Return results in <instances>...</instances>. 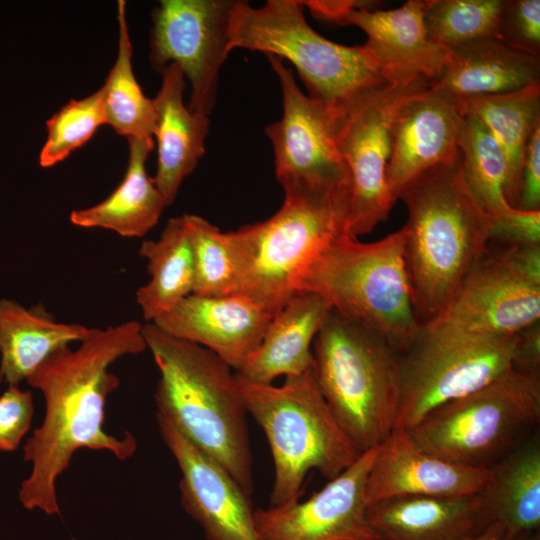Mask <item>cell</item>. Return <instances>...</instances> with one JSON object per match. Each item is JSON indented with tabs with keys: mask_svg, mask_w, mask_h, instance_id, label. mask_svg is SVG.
Listing matches in <instances>:
<instances>
[{
	"mask_svg": "<svg viewBox=\"0 0 540 540\" xmlns=\"http://www.w3.org/2000/svg\"><path fill=\"white\" fill-rule=\"evenodd\" d=\"M142 326L132 320L91 328L77 349H57L26 379L45 401L43 421L23 447L24 460L32 464L19 489L26 509L60 513L56 481L76 451H109L118 460L135 453L137 443L131 433L116 437L103 424L106 399L120 384L108 369L119 358L147 349Z\"/></svg>",
	"mask_w": 540,
	"mask_h": 540,
	"instance_id": "6da1fadb",
	"label": "cell"
},
{
	"mask_svg": "<svg viewBox=\"0 0 540 540\" xmlns=\"http://www.w3.org/2000/svg\"><path fill=\"white\" fill-rule=\"evenodd\" d=\"M408 210L404 262L419 322L442 315L486 251L493 218L479 205L460 170L437 165L401 192Z\"/></svg>",
	"mask_w": 540,
	"mask_h": 540,
	"instance_id": "7a4b0ae2",
	"label": "cell"
},
{
	"mask_svg": "<svg viewBox=\"0 0 540 540\" xmlns=\"http://www.w3.org/2000/svg\"><path fill=\"white\" fill-rule=\"evenodd\" d=\"M142 334L160 374L154 393L157 414L251 496L248 413L232 368L211 350L169 335L153 323L143 325Z\"/></svg>",
	"mask_w": 540,
	"mask_h": 540,
	"instance_id": "3957f363",
	"label": "cell"
},
{
	"mask_svg": "<svg viewBox=\"0 0 540 540\" xmlns=\"http://www.w3.org/2000/svg\"><path fill=\"white\" fill-rule=\"evenodd\" d=\"M281 208L269 219L225 233L236 273L235 292L274 316L296 295L298 281L318 254L348 234L350 187L280 183Z\"/></svg>",
	"mask_w": 540,
	"mask_h": 540,
	"instance_id": "277c9868",
	"label": "cell"
},
{
	"mask_svg": "<svg viewBox=\"0 0 540 540\" xmlns=\"http://www.w3.org/2000/svg\"><path fill=\"white\" fill-rule=\"evenodd\" d=\"M318 389L360 453L393 432L400 403L401 354L362 324L331 309L312 343Z\"/></svg>",
	"mask_w": 540,
	"mask_h": 540,
	"instance_id": "5b68a950",
	"label": "cell"
},
{
	"mask_svg": "<svg viewBox=\"0 0 540 540\" xmlns=\"http://www.w3.org/2000/svg\"><path fill=\"white\" fill-rule=\"evenodd\" d=\"M405 239L404 227L370 243L345 233L311 262L296 290L318 294L331 309L370 329L402 354L422 326L411 299Z\"/></svg>",
	"mask_w": 540,
	"mask_h": 540,
	"instance_id": "8992f818",
	"label": "cell"
},
{
	"mask_svg": "<svg viewBox=\"0 0 540 540\" xmlns=\"http://www.w3.org/2000/svg\"><path fill=\"white\" fill-rule=\"evenodd\" d=\"M236 378L246 411L263 430L271 450L270 507L298 501L311 470L331 480L361 455L326 404L312 367L285 377L279 386L237 374Z\"/></svg>",
	"mask_w": 540,
	"mask_h": 540,
	"instance_id": "52a82bcc",
	"label": "cell"
},
{
	"mask_svg": "<svg viewBox=\"0 0 540 540\" xmlns=\"http://www.w3.org/2000/svg\"><path fill=\"white\" fill-rule=\"evenodd\" d=\"M539 419L540 372L513 368L405 431L428 454L461 466L490 468L526 440Z\"/></svg>",
	"mask_w": 540,
	"mask_h": 540,
	"instance_id": "ba28073f",
	"label": "cell"
},
{
	"mask_svg": "<svg viewBox=\"0 0 540 540\" xmlns=\"http://www.w3.org/2000/svg\"><path fill=\"white\" fill-rule=\"evenodd\" d=\"M302 1L268 0L262 7L234 1L230 46L259 51L290 61L308 96L338 105L354 95L387 83L363 45L345 46L314 31Z\"/></svg>",
	"mask_w": 540,
	"mask_h": 540,
	"instance_id": "9c48e42d",
	"label": "cell"
},
{
	"mask_svg": "<svg viewBox=\"0 0 540 540\" xmlns=\"http://www.w3.org/2000/svg\"><path fill=\"white\" fill-rule=\"evenodd\" d=\"M518 334L491 336L433 320L401 354L395 429L408 430L430 412L514 368Z\"/></svg>",
	"mask_w": 540,
	"mask_h": 540,
	"instance_id": "30bf717a",
	"label": "cell"
},
{
	"mask_svg": "<svg viewBox=\"0 0 540 540\" xmlns=\"http://www.w3.org/2000/svg\"><path fill=\"white\" fill-rule=\"evenodd\" d=\"M430 81L384 83L336 105V142L351 181L347 231L353 238L370 233L388 218L394 205L386 180L392 122L403 103Z\"/></svg>",
	"mask_w": 540,
	"mask_h": 540,
	"instance_id": "8fae6325",
	"label": "cell"
},
{
	"mask_svg": "<svg viewBox=\"0 0 540 540\" xmlns=\"http://www.w3.org/2000/svg\"><path fill=\"white\" fill-rule=\"evenodd\" d=\"M539 318L540 245L489 242L450 306L434 320L478 334L508 336Z\"/></svg>",
	"mask_w": 540,
	"mask_h": 540,
	"instance_id": "7c38bea8",
	"label": "cell"
},
{
	"mask_svg": "<svg viewBox=\"0 0 540 540\" xmlns=\"http://www.w3.org/2000/svg\"><path fill=\"white\" fill-rule=\"evenodd\" d=\"M232 0H161L151 13V67L161 73L176 63L191 86L188 108L209 116L220 69L232 51L229 38Z\"/></svg>",
	"mask_w": 540,
	"mask_h": 540,
	"instance_id": "4fadbf2b",
	"label": "cell"
},
{
	"mask_svg": "<svg viewBox=\"0 0 540 540\" xmlns=\"http://www.w3.org/2000/svg\"><path fill=\"white\" fill-rule=\"evenodd\" d=\"M282 89V118L268 125L279 183L350 187L349 170L336 142V105L310 98L296 84L282 59L267 55Z\"/></svg>",
	"mask_w": 540,
	"mask_h": 540,
	"instance_id": "5bb4252c",
	"label": "cell"
},
{
	"mask_svg": "<svg viewBox=\"0 0 540 540\" xmlns=\"http://www.w3.org/2000/svg\"><path fill=\"white\" fill-rule=\"evenodd\" d=\"M376 448L361 453L308 499L255 509L259 539L377 540L368 521L366 500V480Z\"/></svg>",
	"mask_w": 540,
	"mask_h": 540,
	"instance_id": "9a60e30c",
	"label": "cell"
},
{
	"mask_svg": "<svg viewBox=\"0 0 540 540\" xmlns=\"http://www.w3.org/2000/svg\"><path fill=\"white\" fill-rule=\"evenodd\" d=\"M160 435L175 458L180 501L207 540H260L250 496L215 460L156 414Z\"/></svg>",
	"mask_w": 540,
	"mask_h": 540,
	"instance_id": "2e32d148",
	"label": "cell"
},
{
	"mask_svg": "<svg viewBox=\"0 0 540 540\" xmlns=\"http://www.w3.org/2000/svg\"><path fill=\"white\" fill-rule=\"evenodd\" d=\"M464 116L461 100L430 85L398 109L391 127L386 171L394 204L403 189L422 173L457 161Z\"/></svg>",
	"mask_w": 540,
	"mask_h": 540,
	"instance_id": "e0dca14e",
	"label": "cell"
},
{
	"mask_svg": "<svg viewBox=\"0 0 540 540\" xmlns=\"http://www.w3.org/2000/svg\"><path fill=\"white\" fill-rule=\"evenodd\" d=\"M274 315L246 295L190 294L153 322L160 330L199 344L238 371L260 345Z\"/></svg>",
	"mask_w": 540,
	"mask_h": 540,
	"instance_id": "ac0fdd59",
	"label": "cell"
},
{
	"mask_svg": "<svg viewBox=\"0 0 540 540\" xmlns=\"http://www.w3.org/2000/svg\"><path fill=\"white\" fill-rule=\"evenodd\" d=\"M425 5L426 0H409L391 10L353 8L339 25H355L366 33L363 47L387 83L407 85L421 78L433 80L447 62L448 48L430 39L424 24Z\"/></svg>",
	"mask_w": 540,
	"mask_h": 540,
	"instance_id": "d6986e66",
	"label": "cell"
},
{
	"mask_svg": "<svg viewBox=\"0 0 540 540\" xmlns=\"http://www.w3.org/2000/svg\"><path fill=\"white\" fill-rule=\"evenodd\" d=\"M489 468L453 464L419 448L395 429L376 448L366 480L368 505L396 497H460L481 491Z\"/></svg>",
	"mask_w": 540,
	"mask_h": 540,
	"instance_id": "ffe728a7",
	"label": "cell"
},
{
	"mask_svg": "<svg viewBox=\"0 0 540 540\" xmlns=\"http://www.w3.org/2000/svg\"><path fill=\"white\" fill-rule=\"evenodd\" d=\"M161 87L152 99L158 157L154 183L166 206L175 201L184 179L190 175L205 153L209 131L208 116L185 106V76L176 63L162 71Z\"/></svg>",
	"mask_w": 540,
	"mask_h": 540,
	"instance_id": "44dd1931",
	"label": "cell"
},
{
	"mask_svg": "<svg viewBox=\"0 0 540 540\" xmlns=\"http://www.w3.org/2000/svg\"><path fill=\"white\" fill-rule=\"evenodd\" d=\"M367 517L377 540H468L488 526L477 494L379 500Z\"/></svg>",
	"mask_w": 540,
	"mask_h": 540,
	"instance_id": "7402d4cb",
	"label": "cell"
},
{
	"mask_svg": "<svg viewBox=\"0 0 540 540\" xmlns=\"http://www.w3.org/2000/svg\"><path fill=\"white\" fill-rule=\"evenodd\" d=\"M540 83V57L514 49L498 38H483L448 49L432 88L465 100L513 92Z\"/></svg>",
	"mask_w": 540,
	"mask_h": 540,
	"instance_id": "603a6c76",
	"label": "cell"
},
{
	"mask_svg": "<svg viewBox=\"0 0 540 540\" xmlns=\"http://www.w3.org/2000/svg\"><path fill=\"white\" fill-rule=\"evenodd\" d=\"M331 311L318 294L300 291L270 321L262 342L236 374L272 383L279 376L303 373L313 366L312 343Z\"/></svg>",
	"mask_w": 540,
	"mask_h": 540,
	"instance_id": "cb8c5ba5",
	"label": "cell"
},
{
	"mask_svg": "<svg viewBox=\"0 0 540 540\" xmlns=\"http://www.w3.org/2000/svg\"><path fill=\"white\" fill-rule=\"evenodd\" d=\"M477 493L489 524L500 527L504 540L540 529V440L533 433L490 468Z\"/></svg>",
	"mask_w": 540,
	"mask_h": 540,
	"instance_id": "d4e9b609",
	"label": "cell"
},
{
	"mask_svg": "<svg viewBox=\"0 0 540 540\" xmlns=\"http://www.w3.org/2000/svg\"><path fill=\"white\" fill-rule=\"evenodd\" d=\"M91 328L57 322L44 306L0 300V383L18 386L57 349L81 342Z\"/></svg>",
	"mask_w": 540,
	"mask_h": 540,
	"instance_id": "484cf974",
	"label": "cell"
},
{
	"mask_svg": "<svg viewBox=\"0 0 540 540\" xmlns=\"http://www.w3.org/2000/svg\"><path fill=\"white\" fill-rule=\"evenodd\" d=\"M128 144L129 159L122 181L100 203L72 211L73 225L103 228L131 238L144 236L157 224L166 204L145 167L154 147L153 138H131Z\"/></svg>",
	"mask_w": 540,
	"mask_h": 540,
	"instance_id": "4316f807",
	"label": "cell"
},
{
	"mask_svg": "<svg viewBox=\"0 0 540 540\" xmlns=\"http://www.w3.org/2000/svg\"><path fill=\"white\" fill-rule=\"evenodd\" d=\"M461 101L464 113L477 117L498 143L507 167L506 199L515 208L527 145L540 125V83Z\"/></svg>",
	"mask_w": 540,
	"mask_h": 540,
	"instance_id": "83f0119b",
	"label": "cell"
},
{
	"mask_svg": "<svg viewBox=\"0 0 540 540\" xmlns=\"http://www.w3.org/2000/svg\"><path fill=\"white\" fill-rule=\"evenodd\" d=\"M147 260L150 281L136 292L145 320L153 322L193 293L195 266L184 215L170 218L158 240H145L139 248Z\"/></svg>",
	"mask_w": 540,
	"mask_h": 540,
	"instance_id": "f1b7e54d",
	"label": "cell"
},
{
	"mask_svg": "<svg viewBox=\"0 0 540 540\" xmlns=\"http://www.w3.org/2000/svg\"><path fill=\"white\" fill-rule=\"evenodd\" d=\"M118 50L116 60L102 85L106 124L128 139L153 138L155 111L136 80L132 65L126 1L117 2Z\"/></svg>",
	"mask_w": 540,
	"mask_h": 540,
	"instance_id": "f546056e",
	"label": "cell"
},
{
	"mask_svg": "<svg viewBox=\"0 0 540 540\" xmlns=\"http://www.w3.org/2000/svg\"><path fill=\"white\" fill-rule=\"evenodd\" d=\"M462 176L479 205L492 218L505 216L515 208L506 199L505 157L486 126L465 113L458 139Z\"/></svg>",
	"mask_w": 540,
	"mask_h": 540,
	"instance_id": "4dcf8cb0",
	"label": "cell"
},
{
	"mask_svg": "<svg viewBox=\"0 0 540 540\" xmlns=\"http://www.w3.org/2000/svg\"><path fill=\"white\" fill-rule=\"evenodd\" d=\"M505 0H426L424 24L431 40L453 48L498 38Z\"/></svg>",
	"mask_w": 540,
	"mask_h": 540,
	"instance_id": "1f68e13d",
	"label": "cell"
},
{
	"mask_svg": "<svg viewBox=\"0 0 540 540\" xmlns=\"http://www.w3.org/2000/svg\"><path fill=\"white\" fill-rule=\"evenodd\" d=\"M106 124L102 88L82 99H71L46 122L47 140L39 163L48 168L87 143Z\"/></svg>",
	"mask_w": 540,
	"mask_h": 540,
	"instance_id": "d6a6232c",
	"label": "cell"
},
{
	"mask_svg": "<svg viewBox=\"0 0 540 540\" xmlns=\"http://www.w3.org/2000/svg\"><path fill=\"white\" fill-rule=\"evenodd\" d=\"M184 217L194 256L193 294L221 296L234 293L235 265L225 233L201 216L184 214Z\"/></svg>",
	"mask_w": 540,
	"mask_h": 540,
	"instance_id": "836d02e7",
	"label": "cell"
},
{
	"mask_svg": "<svg viewBox=\"0 0 540 540\" xmlns=\"http://www.w3.org/2000/svg\"><path fill=\"white\" fill-rule=\"evenodd\" d=\"M498 39L514 49L540 57V1L505 0Z\"/></svg>",
	"mask_w": 540,
	"mask_h": 540,
	"instance_id": "e575fe53",
	"label": "cell"
},
{
	"mask_svg": "<svg viewBox=\"0 0 540 540\" xmlns=\"http://www.w3.org/2000/svg\"><path fill=\"white\" fill-rule=\"evenodd\" d=\"M34 412L33 395L9 386L0 396V451H14L29 431Z\"/></svg>",
	"mask_w": 540,
	"mask_h": 540,
	"instance_id": "d590c367",
	"label": "cell"
},
{
	"mask_svg": "<svg viewBox=\"0 0 540 540\" xmlns=\"http://www.w3.org/2000/svg\"><path fill=\"white\" fill-rule=\"evenodd\" d=\"M489 242L514 245H540V210L514 209L505 216L493 218Z\"/></svg>",
	"mask_w": 540,
	"mask_h": 540,
	"instance_id": "8d00e7d4",
	"label": "cell"
},
{
	"mask_svg": "<svg viewBox=\"0 0 540 540\" xmlns=\"http://www.w3.org/2000/svg\"><path fill=\"white\" fill-rule=\"evenodd\" d=\"M516 209L540 210V125L536 127L525 152Z\"/></svg>",
	"mask_w": 540,
	"mask_h": 540,
	"instance_id": "74e56055",
	"label": "cell"
},
{
	"mask_svg": "<svg viewBox=\"0 0 540 540\" xmlns=\"http://www.w3.org/2000/svg\"><path fill=\"white\" fill-rule=\"evenodd\" d=\"M514 368L527 372H540L539 322L519 332Z\"/></svg>",
	"mask_w": 540,
	"mask_h": 540,
	"instance_id": "f35d334b",
	"label": "cell"
},
{
	"mask_svg": "<svg viewBox=\"0 0 540 540\" xmlns=\"http://www.w3.org/2000/svg\"><path fill=\"white\" fill-rule=\"evenodd\" d=\"M303 6H307L317 18L333 21L339 24L342 17L351 9L359 7L373 8L375 2L372 1H302Z\"/></svg>",
	"mask_w": 540,
	"mask_h": 540,
	"instance_id": "ab89813d",
	"label": "cell"
},
{
	"mask_svg": "<svg viewBox=\"0 0 540 540\" xmlns=\"http://www.w3.org/2000/svg\"><path fill=\"white\" fill-rule=\"evenodd\" d=\"M468 540H504V538L499 526L489 524L483 531Z\"/></svg>",
	"mask_w": 540,
	"mask_h": 540,
	"instance_id": "60d3db41",
	"label": "cell"
},
{
	"mask_svg": "<svg viewBox=\"0 0 540 540\" xmlns=\"http://www.w3.org/2000/svg\"><path fill=\"white\" fill-rule=\"evenodd\" d=\"M513 540H540V534L538 532H533L530 534L522 535L520 537H517Z\"/></svg>",
	"mask_w": 540,
	"mask_h": 540,
	"instance_id": "b9f144b4",
	"label": "cell"
}]
</instances>
